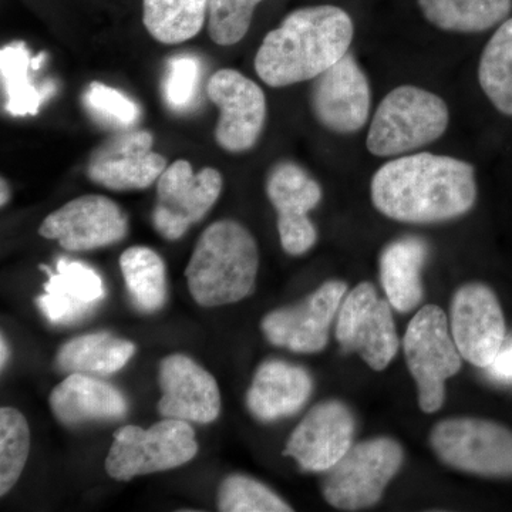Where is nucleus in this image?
Returning a JSON list of instances; mask_svg holds the SVG:
<instances>
[{
	"label": "nucleus",
	"mask_w": 512,
	"mask_h": 512,
	"mask_svg": "<svg viewBox=\"0 0 512 512\" xmlns=\"http://www.w3.org/2000/svg\"><path fill=\"white\" fill-rule=\"evenodd\" d=\"M384 217L404 224H436L463 217L477 201L476 170L467 161L431 153L387 161L370 184Z\"/></svg>",
	"instance_id": "f257e3e1"
},
{
	"label": "nucleus",
	"mask_w": 512,
	"mask_h": 512,
	"mask_svg": "<svg viewBox=\"0 0 512 512\" xmlns=\"http://www.w3.org/2000/svg\"><path fill=\"white\" fill-rule=\"evenodd\" d=\"M353 36V20L338 6L293 10L264 37L256 52L255 72L274 89L315 80L348 55Z\"/></svg>",
	"instance_id": "f03ea898"
},
{
	"label": "nucleus",
	"mask_w": 512,
	"mask_h": 512,
	"mask_svg": "<svg viewBox=\"0 0 512 512\" xmlns=\"http://www.w3.org/2000/svg\"><path fill=\"white\" fill-rule=\"evenodd\" d=\"M259 271L254 235L241 222L220 220L198 238L185 268L188 291L202 308H218L252 295Z\"/></svg>",
	"instance_id": "7ed1b4c3"
},
{
	"label": "nucleus",
	"mask_w": 512,
	"mask_h": 512,
	"mask_svg": "<svg viewBox=\"0 0 512 512\" xmlns=\"http://www.w3.org/2000/svg\"><path fill=\"white\" fill-rule=\"evenodd\" d=\"M446 101L421 87H396L377 107L366 146L376 157H400L429 146L447 131Z\"/></svg>",
	"instance_id": "20e7f679"
},
{
	"label": "nucleus",
	"mask_w": 512,
	"mask_h": 512,
	"mask_svg": "<svg viewBox=\"0 0 512 512\" xmlns=\"http://www.w3.org/2000/svg\"><path fill=\"white\" fill-rule=\"evenodd\" d=\"M113 439L104 467L116 481L174 470L190 463L198 453L191 424L167 417L148 429L121 427Z\"/></svg>",
	"instance_id": "39448f33"
},
{
	"label": "nucleus",
	"mask_w": 512,
	"mask_h": 512,
	"mask_svg": "<svg viewBox=\"0 0 512 512\" xmlns=\"http://www.w3.org/2000/svg\"><path fill=\"white\" fill-rule=\"evenodd\" d=\"M403 350L419 392L420 409L427 414L439 412L446 400L447 380L463 365L446 312L436 305L423 306L407 326Z\"/></svg>",
	"instance_id": "423d86ee"
},
{
	"label": "nucleus",
	"mask_w": 512,
	"mask_h": 512,
	"mask_svg": "<svg viewBox=\"0 0 512 512\" xmlns=\"http://www.w3.org/2000/svg\"><path fill=\"white\" fill-rule=\"evenodd\" d=\"M403 461V447L389 437L355 444L335 467L326 471L323 498L342 511L373 507L382 500Z\"/></svg>",
	"instance_id": "0eeeda50"
},
{
	"label": "nucleus",
	"mask_w": 512,
	"mask_h": 512,
	"mask_svg": "<svg viewBox=\"0 0 512 512\" xmlns=\"http://www.w3.org/2000/svg\"><path fill=\"white\" fill-rule=\"evenodd\" d=\"M430 446L446 466L484 478H512V431L491 420L460 417L440 421Z\"/></svg>",
	"instance_id": "6e6552de"
},
{
	"label": "nucleus",
	"mask_w": 512,
	"mask_h": 512,
	"mask_svg": "<svg viewBox=\"0 0 512 512\" xmlns=\"http://www.w3.org/2000/svg\"><path fill=\"white\" fill-rule=\"evenodd\" d=\"M224 178L217 168L204 167L194 173L190 161L167 165L157 181L153 225L167 241L183 238L185 232L204 220L220 198Z\"/></svg>",
	"instance_id": "1a4fd4ad"
},
{
	"label": "nucleus",
	"mask_w": 512,
	"mask_h": 512,
	"mask_svg": "<svg viewBox=\"0 0 512 512\" xmlns=\"http://www.w3.org/2000/svg\"><path fill=\"white\" fill-rule=\"evenodd\" d=\"M392 309L387 299L379 298L375 286L362 282L345 296L336 320L340 346L360 355L376 372L386 369L399 352Z\"/></svg>",
	"instance_id": "9d476101"
},
{
	"label": "nucleus",
	"mask_w": 512,
	"mask_h": 512,
	"mask_svg": "<svg viewBox=\"0 0 512 512\" xmlns=\"http://www.w3.org/2000/svg\"><path fill=\"white\" fill-rule=\"evenodd\" d=\"M208 97L220 110L214 136L228 153L252 150L266 123V97L258 83L238 70L221 69L212 74Z\"/></svg>",
	"instance_id": "9b49d317"
},
{
	"label": "nucleus",
	"mask_w": 512,
	"mask_h": 512,
	"mask_svg": "<svg viewBox=\"0 0 512 512\" xmlns=\"http://www.w3.org/2000/svg\"><path fill=\"white\" fill-rule=\"evenodd\" d=\"M448 320L463 359L487 369L507 339L503 308L493 289L478 282L461 286L454 293Z\"/></svg>",
	"instance_id": "f8f14e48"
},
{
	"label": "nucleus",
	"mask_w": 512,
	"mask_h": 512,
	"mask_svg": "<svg viewBox=\"0 0 512 512\" xmlns=\"http://www.w3.org/2000/svg\"><path fill=\"white\" fill-rule=\"evenodd\" d=\"M126 214L109 197L89 194L74 198L47 215L39 227L43 238L70 252L93 251L127 237Z\"/></svg>",
	"instance_id": "ddd939ff"
},
{
	"label": "nucleus",
	"mask_w": 512,
	"mask_h": 512,
	"mask_svg": "<svg viewBox=\"0 0 512 512\" xmlns=\"http://www.w3.org/2000/svg\"><path fill=\"white\" fill-rule=\"evenodd\" d=\"M346 293L345 282L329 281L296 305L269 312L261 322L265 338L292 352H320L328 345L330 326Z\"/></svg>",
	"instance_id": "4468645a"
},
{
	"label": "nucleus",
	"mask_w": 512,
	"mask_h": 512,
	"mask_svg": "<svg viewBox=\"0 0 512 512\" xmlns=\"http://www.w3.org/2000/svg\"><path fill=\"white\" fill-rule=\"evenodd\" d=\"M266 195L278 214V232L286 254L301 256L318 241V231L308 214L322 201L315 178L292 161L275 164L269 171Z\"/></svg>",
	"instance_id": "2eb2a0df"
},
{
	"label": "nucleus",
	"mask_w": 512,
	"mask_h": 512,
	"mask_svg": "<svg viewBox=\"0 0 512 512\" xmlns=\"http://www.w3.org/2000/svg\"><path fill=\"white\" fill-rule=\"evenodd\" d=\"M153 147L150 131L123 130L94 150L87 177L111 191L146 190L167 168V160Z\"/></svg>",
	"instance_id": "dca6fc26"
},
{
	"label": "nucleus",
	"mask_w": 512,
	"mask_h": 512,
	"mask_svg": "<svg viewBox=\"0 0 512 512\" xmlns=\"http://www.w3.org/2000/svg\"><path fill=\"white\" fill-rule=\"evenodd\" d=\"M356 419L339 400L312 407L289 436L284 450L306 473H326L346 456L355 439Z\"/></svg>",
	"instance_id": "f3484780"
},
{
	"label": "nucleus",
	"mask_w": 512,
	"mask_h": 512,
	"mask_svg": "<svg viewBox=\"0 0 512 512\" xmlns=\"http://www.w3.org/2000/svg\"><path fill=\"white\" fill-rule=\"evenodd\" d=\"M370 107L369 79L350 53L313 80V116L332 133L353 134L362 130L369 121Z\"/></svg>",
	"instance_id": "a211bd4d"
},
{
	"label": "nucleus",
	"mask_w": 512,
	"mask_h": 512,
	"mask_svg": "<svg viewBox=\"0 0 512 512\" xmlns=\"http://www.w3.org/2000/svg\"><path fill=\"white\" fill-rule=\"evenodd\" d=\"M161 399L158 413L167 419L210 424L221 413V392L217 380L191 357H164L158 370Z\"/></svg>",
	"instance_id": "6ab92c4d"
},
{
	"label": "nucleus",
	"mask_w": 512,
	"mask_h": 512,
	"mask_svg": "<svg viewBox=\"0 0 512 512\" xmlns=\"http://www.w3.org/2000/svg\"><path fill=\"white\" fill-rule=\"evenodd\" d=\"M313 380L301 366L266 360L256 369L247 392V407L262 423L298 413L311 397Z\"/></svg>",
	"instance_id": "aec40b11"
},
{
	"label": "nucleus",
	"mask_w": 512,
	"mask_h": 512,
	"mask_svg": "<svg viewBox=\"0 0 512 512\" xmlns=\"http://www.w3.org/2000/svg\"><path fill=\"white\" fill-rule=\"evenodd\" d=\"M53 416L67 427L93 421L123 419L128 412L126 396L113 384L97 377L70 373L49 396Z\"/></svg>",
	"instance_id": "412c9836"
},
{
	"label": "nucleus",
	"mask_w": 512,
	"mask_h": 512,
	"mask_svg": "<svg viewBox=\"0 0 512 512\" xmlns=\"http://www.w3.org/2000/svg\"><path fill=\"white\" fill-rule=\"evenodd\" d=\"M49 272L45 292L37 298V306L55 325H69L83 319L106 296L103 279L79 261L60 259L56 274Z\"/></svg>",
	"instance_id": "4be33fe9"
},
{
	"label": "nucleus",
	"mask_w": 512,
	"mask_h": 512,
	"mask_svg": "<svg viewBox=\"0 0 512 512\" xmlns=\"http://www.w3.org/2000/svg\"><path fill=\"white\" fill-rule=\"evenodd\" d=\"M429 256L426 241L404 237L390 242L380 255V281L394 311L409 313L423 301L421 272Z\"/></svg>",
	"instance_id": "5701e85b"
},
{
	"label": "nucleus",
	"mask_w": 512,
	"mask_h": 512,
	"mask_svg": "<svg viewBox=\"0 0 512 512\" xmlns=\"http://www.w3.org/2000/svg\"><path fill=\"white\" fill-rule=\"evenodd\" d=\"M136 353L130 340L109 332H94L70 339L59 349L56 365L62 372L107 376L119 372Z\"/></svg>",
	"instance_id": "b1692460"
},
{
	"label": "nucleus",
	"mask_w": 512,
	"mask_h": 512,
	"mask_svg": "<svg viewBox=\"0 0 512 512\" xmlns=\"http://www.w3.org/2000/svg\"><path fill=\"white\" fill-rule=\"evenodd\" d=\"M424 18L437 29L480 33L507 20L512 0H417Z\"/></svg>",
	"instance_id": "393cba45"
},
{
	"label": "nucleus",
	"mask_w": 512,
	"mask_h": 512,
	"mask_svg": "<svg viewBox=\"0 0 512 512\" xmlns=\"http://www.w3.org/2000/svg\"><path fill=\"white\" fill-rule=\"evenodd\" d=\"M210 0H143L144 28L163 45H180L204 28Z\"/></svg>",
	"instance_id": "a878e982"
},
{
	"label": "nucleus",
	"mask_w": 512,
	"mask_h": 512,
	"mask_svg": "<svg viewBox=\"0 0 512 512\" xmlns=\"http://www.w3.org/2000/svg\"><path fill=\"white\" fill-rule=\"evenodd\" d=\"M120 269L138 311L156 313L163 309L167 301V269L154 249L141 245L127 248L120 256Z\"/></svg>",
	"instance_id": "bb28decb"
},
{
	"label": "nucleus",
	"mask_w": 512,
	"mask_h": 512,
	"mask_svg": "<svg viewBox=\"0 0 512 512\" xmlns=\"http://www.w3.org/2000/svg\"><path fill=\"white\" fill-rule=\"evenodd\" d=\"M478 82L495 109L512 117V18L504 20L485 45Z\"/></svg>",
	"instance_id": "cd10ccee"
},
{
	"label": "nucleus",
	"mask_w": 512,
	"mask_h": 512,
	"mask_svg": "<svg viewBox=\"0 0 512 512\" xmlns=\"http://www.w3.org/2000/svg\"><path fill=\"white\" fill-rule=\"evenodd\" d=\"M32 59L23 42L10 43L0 50V73L3 89L8 97L5 109L10 116H36L42 106L43 93L37 90L30 79Z\"/></svg>",
	"instance_id": "c85d7f7f"
},
{
	"label": "nucleus",
	"mask_w": 512,
	"mask_h": 512,
	"mask_svg": "<svg viewBox=\"0 0 512 512\" xmlns=\"http://www.w3.org/2000/svg\"><path fill=\"white\" fill-rule=\"evenodd\" d=\"M30 453L28 420L13 407L0 410V495L6 494L18 483Z\"/></svg>",
	"instance_id": "c756f323"
},
{
	"label": "nucleus",
	"mask_w": 512,
	"mask_h": 512,
	"mask_svg": "<svg viewBox=\"0 0 512 512\" xmlns=\"http://www.w3.org/2000/svg\"><path fill=\"white\" fill-rule=\"evenodd\" d=\"M218 510L222 512H289L293 508L271 488L244 474H231L218 488Z\"/></svg>",
	"instance_id": "7c9ffc66"
},
{
	"label": "nucleus",
	"mask_w": 512,
	"mask_h": 512,
	"mask_svg": "<svg viewBox=\"0 0 512 512\" xmlns=\"http://www.w3.org/2000/svg\"><path fill=\"white\" fill-rule=\"evenodd\" d=\"M262 0H210L208 35L215 45H237L251 28L256 6Z\"/></svg>",
	"instance_id": "2f4dec72"
},
{
	"label": "nucleus",
	"mask_w": 512,
	"mask_h": 512,
	"mask_svg": "<svg viewBox=\"0 0 512 512\" xmlns=\"http://www.w3.org/2000/svg\"><path fill=\"white\" fill-rule=\"evenodd\" d=\"M84 101L97 119L120 130H131L140 119V109L133 100L103 83L90 84Z\"/></svg>",
	"instance_id": "473e14b6"
},
{
	"label": "nucleus",
	"mask_w": 512,
	"mask_h": 512,
	"mask_svg": "<svg viewBox=\"0 0 512 512\" xmlns=\"http://www.w3.org/2000/svg\"><path fill=\"white\" fill-rule=\"evenodd\" d=\"M200 64L190 56L175 57L168 67L164 93L167 103L174 109L190 104L197 89Z\"/></svg>",
	"instance_id": "72a5a7b5"
},
{
	"label": "nucleus",
	"mask_w": 512,
	"mask_h": 512,
	"mask_svg": "<svg viewBox=\"0 0 512 512\" xmlns=\"http://www.w3.org/2000/svg\"><path fill=\"white\" fill-rule=\"evenodd\" d=\"M487 375L494 382L512 384V338L505 339L494 362L487 367Z\"/></svg>",
	"instance_id": "f704fd0d"
},
{
	"label": "nucleus",
	"mask_w": 512,
	"mask_h": 512,
	"mask_svg": "<svg viewBox=\"0 0 512 512\" xmlns=\"http://www.w3.org/2000/svg\"><path fill=\"white\" fill-rule=\"evenodd\" d=\"M0 352H2V355H0V366H2V369H5L6 362L9 360L10 349L3 335L2 339H0Z\"/></svg>",
	"instance_id": "c9c22d12"
},
{
	"label": "nucleus",
	"mask_w": 512,
	"mask_h": 512,
	"mask_svg": "<svg viewBox=\"0 0 512 512\" xmlns=\"http://www.w3.org/2000/svg\"><path fill=\"white\" fill-rule=\"evenodd\" d=\"M0 188H2V195H0V205L5 207V205L8 204L10 198L9 185L6 183L5 178H2V187Z\"/></svg>",
	"instance_id": "e433bc0d"
}]
</instances>
